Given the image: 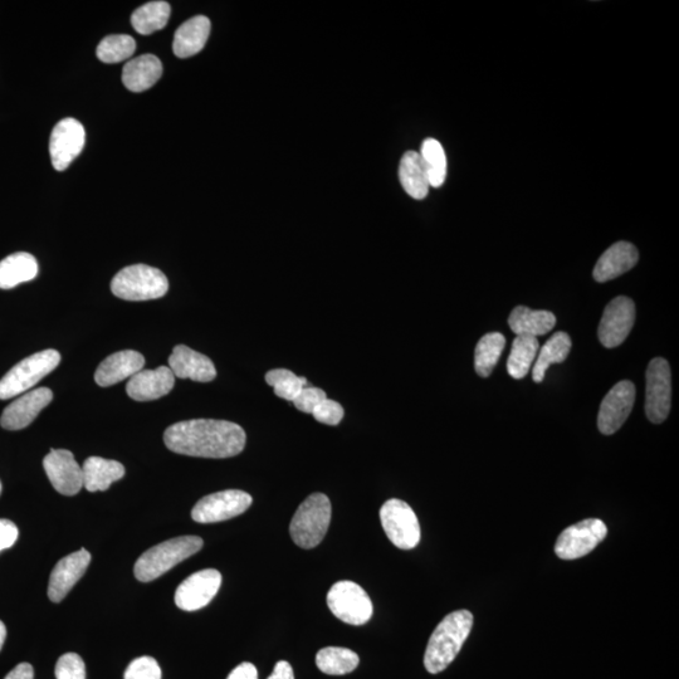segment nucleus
I'll return each instance as SVG.
<instances>
[{
  "label": "nucleus",
  "instance_id": "4",
  "mask_svg": "<svg viewBox=\"0 0 679 679\" xmlns=\"http://www.w3.org/2000/svg\"><path fill=\"white\" fill-rule=\"evenodd\" d=\"M331 502L324 493H314L297 508L291 521L290 534L293 542L302 549H314L320 545L329 530Z\"/></svg>",
  "mask_w": 679,
  "mask_h": 679
},
{
  "label": "nucleus",
  "instance_id": "16",
  "mask_svg": "<svg viewBox=\"0 0 679 679\" xmlns=\"http://www.w3.org/2000/svg\"><path fill=\"white\" fill-rule=\"evenodd\" d=\"M43 467L53 488L61 495L75 496L83 487L82 467L67 449H52L43 459Z\"/></svg>",
  "mask_w": 679,
  "mask_h": 679
},
{
  "label": "nucleus",
  "instance_id": "2",
  "mask_svg": "<svg viewBox=\"0 0 679 679\" xmlns=\"http://www.w3.org/2000/svg\"><path fill=\"white\" fill-rule=\"evenodd\" d=\"M473 627V615L468 610L448 614L438 624L429 639L424 666L429 673H441L461 652Z\"/></svg>",
  "mask_w": 679,
  "mask_h": 679
},
{
  "label": "nucleus",
  "instance_id": "13",
  "mask_svg": "<svg viewBox=\"0 0 679 679\" xmlns=\"http://www.w3.org/2000/svg\"><path fill=\"white\" fill-rule=\"evenodd\" d=\"M635 402V387L632 381L623 380L614 385L605 395L598 415L599 431L604 436L617 433L632 413Z\"/></svg>",
  "mask_w": 679,
  "mask_h": 679
},
{
  "label": "nucleus",
  "instance_id": "32",
  "mask_svg": "<svg viewBox=\"0 0 679 679\" xmlns=\"http://www.w3.org/2000/svg\"><path fill=\"white\" fill-rule=\"evenodd\" d=\"M169 3L166 2H150L144 4L136 9L131 16V24L136 32L143 34V36H150L155 32L160 31L166 26L170 18Z\"/></svg>",
  "mask_w": 679,
  "mask_h": 679
},
{
  "label": "nucleus",
  "instance_id": "18",
  "mask_svg": "<svg viewBox=\"0 0 679 679\" xmlns=\"http://www.w3.org/2000/svg\"><path fill=\"white\" fill-rule=\"evenodd\" d=\"M90 563L91 555L86 549L76 551L60 560L52 571L48 585V598L51 602L61 603L77 581L85 575Z\"/></svg>",
  "mask_w": 679,
  "mask_h": 679
},
{
  "label": "nucleus",
  "instance_id": "44",
  "mask_svg": "<svg viewBox=\"0 0 679 679\" xmlns=\"http://www.w3.org/2000/svg\"><path fill=\"white\" fill-rule=\"evenodd\" d=\"M4 679H34L33 667L29 663L18 664Z\"/></svg>",
  "mask_w": 679,
  "mask_h": 679
},
{
  "label": "nucleus",
  "instance_id": "30",
  "mask_svg": "<svg viewBox=\"0 0 679 679\" xmlns=\"http://www.w3.org/2000/svg\"><path fill=\"white\" fill-rule=\"evenodd\" d=\"M539 350L540 344L537 337L516 336L507 360V371L511 378L524 379L529 374Z\"/></svg>",
  "mask_w": 679,
  "mask_h": 679
},
{
  "label": "nucleus",
  "instance_id": "41",
  "mask_svg": "<svg viewBox=\"0 0 679 679\" xmlns=\"http://www.w3.org/2000/svg\"><path fill=\"white\" fill-rule=\"evenodd\" d=\"M18 535V527L12 521L0 520V551L11 549Z\"/></svg>",
  "mask_w": 679,
  "mask_h": 679
},
{
  "label": "nucleus",
  "instance_id": "40",
  "mask_svg": "<svg viewBox=\"0 0 679 679\" xmlns=\"http://www.w3.org/2000/svg\"><path fill=\"white\" fill-rule=\"evenodd\" d=\"M326 398L324 390L315 387H305L292 403L295 404V407L300 412L312 414Z\"/></svg>",
  "mask_w": 679,
  "mask_h": 679
},
{
  "label": "nucleus",
  "instance_id": "43",
  "mask_svg": "<svg viewBox=\"0 0 679 679\" xmlns=\"http://www.w3.org/2000/svg\"><path fill=\"white\" fill-rule=\"evenodd\" d=\"M268 679H295L291 664L285 661H280L276 664L275 669Z\"/></svg>",
  "mask_w": 679,
  "mask_h": 679
},
{
  "label": "nucleus",
  "instance_id": "21",
  "mask_svg": "<svg viewBox=\"0 0 679 679\" xmlns=\"http://www.w3.org/2000/svg\"><path fill=\"white\" fill-rule=\"evenodd\" d=\"M639 253L637 247L629 242H618L608 248L595 265L594 280L600 283L615 280L629 272L637 265Z\"/></svg>",
  "mask_w": 679,
  "mask_h": 679
},
{
  "label": "nucleus",
  "instance_id": "9",
  "mask_svg": "<svg viewBox=\"0 0 679 679\" xmlns=\"http://www.w3.org/2000/svg\"><path fill=\"white\" fill-rule=\"evenodd\" d=\"M608 535L602 520L589 519L578 522L561 532L555 553L563 560H576L591 553Z\"/></svg>",
  "mask_w": 679,
  "mask_h": 679
},
{
  "label": "nucleus",
  "instance_id": "15",
  "mask_svg": "<svg viewBox=\"0 0 679 679\" xmlns=\"http://www.w3.org/2000/svg\"><path fill=\"white\" fill-rule=\"evenodd\" d=\"M221 585L222 575L218 570L198 571L179 585L175 593V604L184 612H195L212 602Z\"/></svg>",
  "mask_w": 679,
  "mask_h": 679
},
{
  "label": "nucleus",
  "instance_id": "25",
  "mask_svg": "<svg viewBox=\"0 0 679 679\" xmlns=\"http://www.w3.org/2000/svg\"><path fill=\"white\" fill-rule=\"evenodd\" d=\"M83 487L89 492L106 491L112 483L125 476V467L120 462L101 457L87 458L82 467Z\"/></svg>",
  "mask_w": 679,
  "mask_h": 679
},
{
  "label": "nucleus",
  "instance_id": "35",
  "mask_svg": "<svg viewBox=\"0 0 679 679\" xmlns=\"http://www.w3.org/2000/svg\"><path fill=\"white\" fill-rule=\"evenodd\" d=\"M136 51L135 39L127 34H112L102 39L97 47L96 55L104 63H119L126 61Z\"/></svg>",
  "mask_w": 679,
  "mask_h": 679
},
{
  "label": "nucleus",
  "instance_id": "24",
  "mask_svg": "<svg viewBox=\"0 0 679 679\" xmlns=\"http://www.w3.org/2000/svg\"><path fill=\"white\" fill-rule=\"evenodd\" d=\"M210 29L209 18L197 16L190 18L175 32L173 51L179 58H189L198 55L207 43Z\"/></svg>",
  "mask_w": 679,
  "mask_h": 679
},
{
  "label": "nucleus",
  "instance_id": "5",
  "mask_svg": "<svg viewBox=\"0 0 679 679\" xmlns=\"http://www.w3.org/2000/svg\"><path fill=\"white\" fill-rule=\"evenodd\" d=\"M111 291L121 300H156L169 291V281L158 268L134 265L117 273L111 282Z\"/></svg>",
  "mask_w": 679,
  "mask_h": 679
},
{
  "label": "nucleus",
  "instance_id": "39",
  "mask_svg": "<svg viewBox=\"0 0 679 679\" xmlns=\"http://www.w3.org/2000/svg\"><path fill=\"white\" fill-rule=\"evenodd\" d=\"M312 415L317 422L327 424V426H337L344 418V408L343 405L326 398L312 412Z\"/></svg>",
  "mask_w": 679,
  "mask_h": 679
},
{
  "label": "nucleus",
  "instance_id": "38",
  "mask_svg": "<svg viewBox=\"0 0 679 679\" xmlns=\"http://www.w3.org/2000/svg\"><path fill=\"white\" fill-rule=\"evenodd\" d=\"M125 679H161V669L153 657H140L129 664Z\"/></svg>",
  "mask_w": 679,
  "mask_h": 679
},
{
  "label": "nucleus",
  "instance_id": "45",
  "mask_svg": "<svg viewBox=\"0 0 679 679\" xmlns=\"http://www.w3.org/2000/svg\"><path fill=\"white\" fill-rule=\"evenodd\" d=\"M7 638V628L6 625L0 620V651H2V648L4 646V642H6Z\"/></svg>",
  "mask_w": 679,
  "mask_h": 679
},
{
  "label": "nucleus",
  "instance_id": "34",
  "mask_svg": "<svg viewBox=\"0 0 679 679\" xmlns=\"http://www.w3.org/2000/svg\"><path fill=\"white\" fill-rule=\"evenodd\" d=\"M419 155L426 168L429 184L433 188H441L447 178V156L442 144L433 138L426 139Z\"/></svg>",
  "mask_w": 679,
  "mask_h": 679
},
{
  "label": "nucleus",
  "instance_id": "12",
  "mask_svg": "<svg viewBox=\"0 0 679 679\" xmlns=\"http://www.w3.org/2000/svg\"><path fill=\"white\" fill-rule=\"evenodd\" d=\"M86 143V131L80 121L63 119L53 129L50 139V154L53 168L63 172L81 154Z\"/></svg>",
  "mask_w": 679,
  "mask_h": 679
},
{
  "label": "nucleus",
  "instance_id": "37",
  "mask_svg": "<svg viewBox=\"0 0 679 679\" xmlns=\"http://www.w3.org/2000/svg\"><path fill=\"white\" fill-rule=\"evenodd\" d=\"M57 679H86V666L76 653H67L58 659L56 666Z\"/></svg>",
  "mask_w": 679,
  "mask_h": 679
},
{
  "label": "nucleus",
  "instance_id": "10",
  "mask_svg": "<svg viewBox=\"0 0 679 679\" xmlns=\"http://www.w3.org/2000/svg\"><path fill=\"white\" fill-rule=\"evenodd\" d=\"M252 502V496L244 491L227 490L212 493L197 502L192 511V519L199 524L231 520L244 514Z\"/></svg>",
  "mask_w": 679,
  "mask_h": 679
},
{
  "label": "nucleus",
  "instance_id": "36",
  "mask_svg": "<svg viewBox=\"0 0 679 679\" xmlns=\"http://www.w3.org/2000/svg\"><path fill=\"white\" fill-rule=\"evenodd\" d=\"M268 385L275 389L278 398L293 402L301 390L307 387V380L304 376H297L287 369H275L268 371L266 375Z\"/></svg>",
  "mask_w": 679,
  "mask_h": 679
},
{
  "label": "nucleus",
  "instance_id": "19",
  "mask_svg": "<svg viewBox=\"0 0 679 679\" xmlns=\"http://www.w3.org/2000/svg\"><path fill=\"white\" fill-rule=\"evenodd\" d=\"M174 384L173 371L168 366H159L154 370L143 369L130 378L126 393L136 402H150L172 392Z\"/></svg>",
  "mask_w": 679,
  "mask_h": 679
},
{
  "label": "nucleus",
  "instance_id": "1",
  "mask_svg": "<svg viewBox=\"0 0 679 679\" xmlns=\"http://www.w3.org/2000/svg\"><path fill=\"white\" fill-rule=\"evenodd\" d=\"M241 426L227 420L192 419L173 424L164 433L165 446L183 456L229 458L246 447Z\"/></svg>",
  "mask_w": 679,
  "mask_h": 679
},
{
  "label": "nucleus",
  "instance_id": "17",
  "mask_svg": "<svg viewBox=\"0 0 679 679\" xmlns=\"http://www.w3.org/2000/svg\"><path fill=\"white\" fill-rule=\"evenodd\" d=\"M52 399L53 393L48 388H38L22 394V397L4 409L0 417V426L8 431H21L27 428Z\"/></svg>",
  "mask_w": 679,
  "mask_h": 679
},
{
  "label": "nucleus",
  "instance_id": "42",
  "mask_svg": "<svg viewBox=\"0 0 679 679\" xmlns=\"http://www.w3.org/2000/svg\"><path fill=\"white\" fill-rule=\"evenodd\" d=\"M227 679H258L257 668L252 663L239 664L234 668Z\"/></svg>",
  "mask_w": 679,
  "mask_h": 679
},
{
  "label": "nucleus",
  "instance_id": "20",
  "mask_svg": "<svg viewBox=\"0 0 679 679\" xmlns=\"http://www.w3.org/2000/svg\"><path fill=\"white\" fill-rule=\"evenodd\" d=\"M169 368L175 378L190 379L199 383H209L217 376L213 361L185 345L175 346L169 358Z\"/></svg>",
  "mask_w": 679,
  "mask_h": 679
},
{
  "label": "nucleus",
  "instance_id": "8",
  "mask_svg": "<svg viewBox=\"0 0 679 679\" xmlns=\"http://www.w3.org/2000/svg\"><path fill=\"white\" fill-rule=\"evenodd\" d=\"M380 520L390 542L402 550H412L420 541L417 515L407 502L389 500L380 508Z\"/></svg>",
  "mask_w": 679,
  "mask_h": 679
},
{
  "label": "nucleus",
  "instance_id": "27",
  "mask_svg": "<svg viewBox=\"0 0 679 679\" xmlns=\"http://www.w3.org/2000/svg\"><path fill=\"white\" fill-rule=\"evenodd\" d=\"M399 180L409 197L417 200L427 198L431 184L417 151H407L403 155L399 164Z\"/></svg>",
  "mask_w": 679,
  "mask_h": 679
},
{
  "label": "nucleus",
  "instance_id": "33",
  "mask_svg": "<svg viewBox=\"0 0 679 679\" xmlns=\"http://www.w3.org/2000/svg\"><path fill=\"white\" fill-rule=\"evenodd\" d=\"M506 337L500 332H491L482 336L476 346L475 368L482 378H488L496 368L502 351L505 350Z\"/></svg>",
  "mask_w": 679,
  "mask_h": 679
},
{
  "label": "nucleus",
  "instance_id": "26",
  "mask_svg": "<svg viewBox=\"0 0 679 679\" xmlns=\"http://www.w3.org/2000/svg\"><path fill=\"white\" fill-rule=\"evenodd\" d=\"M508 325L516 336H542L554 329L556 316L550 311H535L517 306L508 317Z\"/></svg>",
  "mask_w": 679,
  "mask_h": 679
},
{
  "label": "nucleus",
  "instance_id": "23",
  "mask_svg": "<svg viewBox=\"0 0 679 679\" xmlns=\"http://www.w3.org/2000/svg\"><path fill=\"white\" fill-rule=\"evenodd\" d=\"M163 75V63L154 55H143L126 63L122 70V82L131 92L151 89Z\"/></svg>",
  "mask_w": 679,
  "mask_h": 679
},
{
  "label": "nucleus",
  "instance_id": "29",
  "mask_svg": "<svg viewBox=\"0 0 679 679\" xmlns=\"http://www.w3.org/2000/svg\"><path fill=\"white\" fill-rule=\"evenodd\" d=\"M570 350V336L564 331L555 332L536 356L534 369H532V379L535 383L540 384L544 381L550 365L564 363L570 354Z\"/></svg>",
  "mask_w": 679,
  "mask_h": 679
},
{
  "label": "nucleus",
  "instance_id": "6",
  "mask_svg": "<svg viewBox=\"0 0 679 679\" xmlns=\"http://www.w3.org/2000/svg\"><path fill=\"white\" fill-rule=\"evenodd\" d=\"M61 363L56 350H45L23 359L0 380V400L12 399L27 393Z\"/></svg>",
  "mask_w": 679,
  "mask_h": 679
},
{
  "label": "nucleus",
  "instance_id": "31",
  "mask_svg": "<svg viewBox=\"0 0 679 679\" xmlns=\"http://www.w3.org/2000/svg\"><path fill=\"white\" fill-rule=\"evenodd\" d=\"M358 654L348 648L327 647L321 649L316 656V666L322 673L330 676H344L358 668Z\"/></svg>",
  "mask_w": 679,
  "mask_h": 679
},
{
  "label": "nucleus",
  "instance_id": "3",
  "mask_svg": "<svg viewBox=\"0 0 679 679\" xmlns=\"http://www.w3.org/2000/svg\"><path fill=\"white\" fill-rule=\"evenodd\" d=\"M203 545V540L198 536H180L151 547L136 561V579L149 583L160 578L174 566L199 553Z\"/></svg>",
  "mask_w": 679,
  "mask_h": 679
},
{
  "label": "nucleus",
  "instance_id": "14",
  "mask_svg": "<svg viewBox=\"0 0 679 679\" xmlns=\"http://www.w3.org/2000/svg\"><path fill=\"white\" fill-rule=\"evenodd\" d=\"M635 322V305L632 299L619 296L604 310L598 335L607 349L618 348L627 339Z\"/></svg>",
  "mask_w": 679,
  "mask_h": 679
},
{
  "label": "nucleus",
  "instance_id": "22",
  "mask_svg": "<svg viewBox=\"0 0 679 679\" xmlns=\"http://www.w3.org/2000/svg\"><path fill=\"white\" fill-rule=\"evenodd\" d=\"M145 358L134 350L119 351L106 358L96 370L95 381L102 388L111 387L125 379L133 378L143 370Z\"/></svg>",
  "mask_w": 679,
  "mask_h": 679
},
{
  "label": "nucleus",
  "instance_id": "46",
  "mask_svg": "<svg viewBox=\"0 0 679 679\" xmlns=\"http://www.w3.org/2000/svg\"><path fill=\"white\" fill-rule=\"evenodd\" d=\"M2 490H3L2 482H0V495H2Z\"/></svg>",
  "mask_w": 679,
  "mask_h": 679
},
{
  "label": "nucleus",
  "instance_id": "28",
  "mask_svg": "<svg viewBox=\"0 0 679 679\" xmlns=\"http://www.w3.org/2000/svg\"><path fill=\"white\" fill-rule=\"evenodd\" d=\"M38 275V263L32 254L18 252L0 262V288L11 290L21 283L34 280Z\"/></svg>",
  "mask_w": 679,
  "mask_h": 679
},
{
  "label": "nucleus",
  "instance_id": "11",
  "mask_svg": "<svg viewBox=\"0 0 679 679\" xmlns=\"http://www.w3.org/2000/svg\"><path fill=\"white\" fill-rule=\"evenodd\" d=\"M646 413L654 424L668 418L672 404V374L668 361L656 358L647 369Z\"/></svg>",
  "mask_w": 679,
  "mask_h": 679
},
{
  "label": "nucleus",
  "instance_id": "7",
  "mask_svg": "<svg viewBox=\"0 0 679 679\" xmlns=\"http://www.w3.org/2000/svg\"><path fill=\"white\" fill-rule=\"evenodd\" d=\"M327 605L341 622L364 625L373 617V603L368 593L354 581H337L327 594Z\"/></svg>",
  "mask_w": 679,
  "mask_h": 679
}]
</instances>
